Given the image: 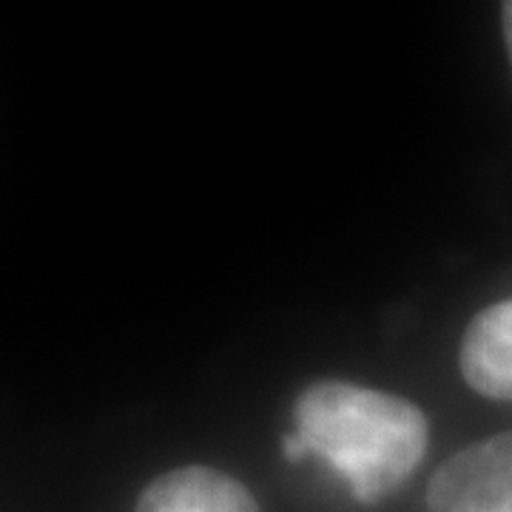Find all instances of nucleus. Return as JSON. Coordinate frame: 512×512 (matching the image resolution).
<instances>
[{
  "mask_svg": "<svg viewBox=\"0 0 512 512\" xmlns=\"http://www.w3.org/2000/svg\"><path fill=\"white\" fill-rule=\"evenodd\" d=\"M293 436L328 461L353 498L376 504L416 473L427 453V416L402 396L362 384L316 382L293 404Z\"/></svg>",
  "mask_w": 512,
  "mask_h": 512,
  "instance_id": "obj_1",
  "label": "nucleus"
},
{
  "mask_svg": "<svg viewBox=\"0 0 512 512\" xmlns=\"http://www.w3.org/2000/svg\"><path fill=\"white\" fill-rule=\"evenodd\" d=\"M430 512H512V433L476 441L427 484Z\"/></svg>",
  "mask_w": 512,
  "mask_h": 512,
  "instance_id": "obj_2",
  "label": "nucleus"
},
{
  "mask_svg": "<svg viewBox=\"0 0 512 512\" xmlns=\"http://www.w3.org/2000/svg\"><path fill=\"white\" fill-rule=\"evenodd\" d=\"M134 512H259V504L237 478L197 464L154 478Z\"/></svg>",
  "mask_w": 512,
  "mask_h": 512,
  "instance_id": "obj_3",
  "label": "nucleus"
},
{
  "mask_svg": "<svg viewBox=\"0 0 512 512\" xmlns=\"http://www.w3.org/2000/svg\"><path fill=\"white\" fill-rule=\"evenodd\" d=\"M458 365L476 393L512 402V299L473 316L461 339Z\"/></svg>",
  "mask_w": 512,
  "mask_h": 512,
  "instance_id": "obj_4",
  "label": "nucleus"
},
{
  "mask_svg": "<svg viewBox=\"0 0 512 512\" xmlns=\"http://www.w3.org/2000/svg\"><path fill=\"white\" fill-rule=\"evenodd\" d=\"M501 26H504V40H507V52H510L512 63V0L501 6Z\"/></svg>",
  "mask_w": 512,
  "mask_h": 512,
  "instance_id": "obj_5",
  "label": "nucleus"
}]
</instances>
